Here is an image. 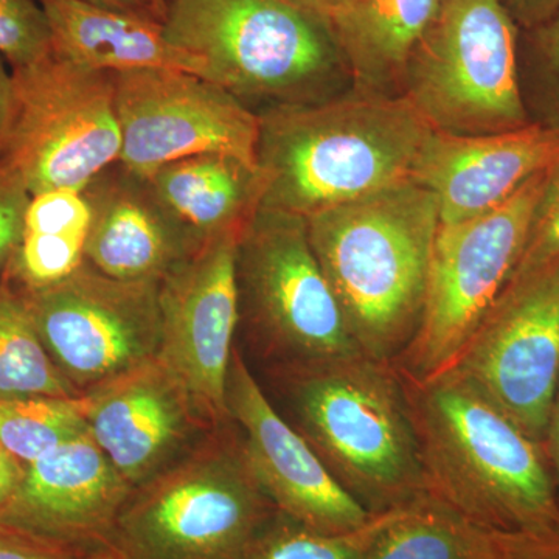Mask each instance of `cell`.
<instances>
[{"label": "cell", "instance_id": "1", "mask_svg": "<svg viewBox=\"0 0 559 559\" xmlns=\"http://www.w3.org/2000/svg\"><path fill=\"white\" fill-rule=\"evenodd\" d=\"M403 380L430 496L500 535L558 532L559 495L543 443L459 371Z\"/></svg>", "mask_w": 559, "mask_h": 559}, {"label": "cell", "instance_id": "2", "mask_svg": "<svg viewBox=\"0 0 559 559\" xmlns=\"http://www.w3.org/2000/svg\"><path fill=\"white\" fill-rule=\"evenodd\" d=\"M259 119L260 207L305 218L411 179L432 132L403 95L358 90Z\"/></svg>", "mask_w": 559, "mask_h": 559}, {"label": "cell", "instance_id": "3", "mask_svg": "<svg viewBox=\"0 0 559 559\" xmlns=\"http://www.w3.org/2000/svg\"><path fill=\"white\" fill-rule=\"evenodd\" d=\"M323 274L362 355L395 362L417 333L439 204L412 179L308 216Z\"/></svg>", "mask_w": 559, "mask_h": 559}, {"label": "cell", "instance_id": "4", "mask_svg": "<svg viewBox=\"0 0 559 559\" xmlns=\"http://www.w3.org/2000/svg\"><path fill=\"white\" fill-rule=\"evenodd\" d=\"M296 428L371 514L429 495L406 384L393 362L352 355L278 367Z\"/></svg>", "mask_w": 559, "mask_h": 559}, {"label": "cell", "instance_id": "5", "mask_svg": "<svg viewBox=\"0 0 559 559\" xmlns=\"http://www.w3.org/2000/svg\"><path fill=\"white\" fill-rule=\"evenodd\" d=\"M162 24L257 114L329 100L349 79L329 22L290 0H168Z\"/></svg>", "mask_w": 559, "mask_h": 559}, {"label": "cell", "instance_id": "6", "mask_svg": "<svg viewBox=\"0 0 559 559\" xmlns=\"http://www.w3.org/2000/svg\"><path fill=\"white\" fill-rule=\"evenodd\" d=\"M227 426V425H226ZM223 428L132 489L108 546L123 559H249L278 511Z\"/></svg>", "mask_w": 559, "mask_h": 559}, {"label": "cell", "instance_id": "7", "mask_svg": "<svg viewBox=\"0 0 559 559\" xmlns=\"http://www.w3.org/2000/svg\"><path fill=\"white\" fill-rule=\"evenodd\" d=\"M400 94L444 134H496L528 124L516 25L502 0H441L407 61Z\"/></svg>", "mask_w": 559, "mask_h": 559}, {"label": "cell", "instance_id": "8", "mask_svg": "<svg viewBox=\"0 0 559 559\" xmlns=\"http://www.w3.org/2000/svg\"><path fill=\"white\" fill-rule=\"evenodd\" d=\"M237 283L240 319L278 367L359 355L305 216L257 210L238 238Z\"/></svg>", "mask_w": 559, "mask_h": 559}, {"label": "cell", "instance_id": "9", "mask_svg": "<svg viewBox=\"0 0 559 559\" xmlns=\"http://www.w3.org/2000/svg\"><path fill=\"white\" fill-rule=\"evenodd\" d=\"M14 102L0 162L31 194L83 191L119 164L121 138L109 73L50 53L11 70Z\"/></svg>", "mask_w": 559, "mask_h": 559}, {"label": "cell", "instance_id": "10", "mask_svg": "<svg viewBox=\"0 0 559 559\" xmlns=\"http://www.w3.org/2000/svg\"><path fill=\"white\" fill-rule=\"evenodd\" d=\"M546 171L492 212L440 224L417 333L393 362L401 377L447 370L479 329L520 263Z\"/></svg>", "mask_w": 559, "mask_h": 559}, {"label": "cell", "instance_id": "11", "mask_svg": "<svg viewBox=\"0 0 559 559\" xmlns=\"http://www.w3.org/2000/svg\"><path fill=\"white\" fill-rule=\"evenodd\" d=\"M160 282H121L86 263L70 277L20 290L55 366L81 395L156 358Z\"/></svg>", "mask_w": 559, "mask_h": 559}, {"label": "cell", "instance_id": "12", "mask_svg": "<svg viewBox=\"0 0 559 559\" xmlns=\"http://www.w3.org/2000/svg\"><path fill=\"white\" fill-rule=\"evenodd\" d=\"M109 75L124 170L148 178L164 165L200 154H229L257 165L259 114L224 87L183 70Z\"/></svg>", "mask_w": 559, "mask_h": 559}, {"label": "cell", "instance_id": "13", "mask_svg": "<svg viewBox=\"0 0 559 559\" xmlns=\"http://www.w3.org/2000/svg\"><path fill=\"white\" fill-rule=\"evenodd\" d=\"M448 369L544 444L559 382V283L551 272L509 283Z\"/></svg>", "mask_w": 559, "mask_h": 559}, {"label": "cell", "instance_id": "14", "mask_svg": "<svg viewBox=\"0 0 559 559\" xmlns=\"http://www.w3.org/2000/svg\"><path fill=\"white\" fill-rule=\"evenodd\" d=\"M241 230L205 242L159 283L157 358L186 385L215 428L230 423L226 390L240 322L237 245Z\"/></svg>", "mask_w": 559, "mask_h": 559}, {"label": "cell", "instance_id": "15", "mask_svg": "<svg viewBox=\"0 0 559 559\" xmlns=\"http://www.w3.org/2000/svg\"><path fill=\"white\" fill-rule=\"evenodd\" d=\"M87 432L132 489L215 432L186 385L159 358L84 393Z\"/></svg>", "mask_w": 559, "mask_h": 559}, {"label": "cell", "instance_id": "16", "mask_svg": "<svg viewBox=\"0 0 559 559\" xmlns=\"http://www.w3.org/2000/svg\"><path fill=\"white\" fill-rule=\"evenodd\" d=\"M226 401L250 469L278 513L330 535L364 527L374 516L334 479L299 430L274 409L237 349Z\"/></svg>", "mask_w": 559, "mask_h": 559}, {"label": "cell", "instance_id": "17", "mask_svg": "<svg viewBox=\"0 0 559 559\" xmlns=\"http://www.w3.org/2000/svg\"><path fill=\"white\" fill-rule=\"evenodd\" d=\"M131 491L87 432L25 466L0 522L84 555L108 546Z\"/></svg>", "mask_w": 559, "mask_h": 559}, {"label": "cell", "instance_id": "18", "mask_svg": "<svg viewBox=\"0 0 559 559\" xmlns=\"http://www.w3.org/2000/svg\"><path fill=\"white\" fill-rule=\"evenodd\" d=\"M558 159L559 127L551 124L481 135L432 130L411 179L436 198L440 224H457L506 204Z\"/></svg>", "mask_w": 559, "mask_h": 559}, {"label": "cell", "instance_id": "19", "mask_svg": "<svg viewBox=\"0 0 559 559\" xmlns=\"http://www.w3.org/2000/svg\"><path fill=\"white\" fill-rule=\"evenodd\" d=\"M92 219L84 263L121 282H160L197 249L148 180L116 164L83 190Z\"/></svg>", "mask_w": 559, "mask_h": 559}, {"label": "cell", "instance_id": "20", "mask_svg": "<svg viewBox=\"0 0 559 559\" xmlns=\"http://www.w3.org/2000/svg\"><path fill=\"white\" fill-rule=\"evenodd\" d=\"M49 22L51 53L84 69L116 73L171 69L207 80L201 58L179 49L157 17L81 0H39Z\"/></svg>", "mask_w": 559, "mask_h": 559}, {"label": "cell", "instance_id": "21", "mask_svg": "<svg viewBox=\"0 0 559 559\" xmlns=\"http://www.w3.org/2000/svg\"><path fill=\"white\" fill-rule=\"evenodd\" d=\"M145 179L197 250L221 235L241 230L263 198L259 167L229 154L186 157Z\"/></svg>", "mask_w": 559, "mask_h": 559}, {"label": "cell", "instance_id": "22", "mask_svg": "<svg viewBox=\"0 0 559 559\" xmlns=\"http://www.w3.org/2000/svg\"><path fill=\"white\" fill-rule=\"evenodd\" d=\"M441 0H353L330 22L353 90L401 95L412 51L439 13Z\"/></svg>", "mask_w": 559, "mask_h": 559}, {"label": "cell", "instance_id": "23", "mask_svg": "<svg viewBox=\"0 0 559 559\" xmlns=\"http://www.w3.org/2000/svg\"><path fill=\"white\" fill-rule=\"evenodd\" d=\"M91 219L83 191L33 194L20 242L0 280L17 290H35L70 277L84 264Z\"/></svg>", "mask_w": 559, "mask_h": 559}, {"label": "cell", "instance_id": "24", "mask_svg": "<svg viewBox=\"0 0 559 559\" xmlns=\"http://www.w3.org/2000/svg\"><path fill=\"white\" fill-rule=\"evenodd\" d=\"M506 540L426 495L377 514L360 559H506Z\"/></svg>", "mask_w": 559, "mask_h": 559}, {"label": "cell", "instance_id": "25", "mask_svg": "<svg viewBox=\"0 0 559 559\" xmlns=\"http://www.w3.org/2000/svg\"><path fill=\"white\" fill-rule=\"evenodd\" d=\"M81 399L40 341L24 296L0 280V400Z\"/></svg>", "mask_w": 559, "mask_h": 559}, {"label": "cell", "instance_id": "26", "mask_svg": "<svg viewBox=\"0 0 559 559\" xmlns=\"http://www.w3.org/2000/svg\"><path fill=\"white\" fill-rule=\"evenodd\" d=\"M84 433V396L0 400V444L25 466Z\"/></svg>", "mask_w": 559, "mask_h": 559}, {"label": "cell", "instance_id": "27", "mask_svg": "<svg viewBox=\"0 0 559 559\" xmlns=\"http://www.w3.org/2000/svg\"><path fill=\"white\" fill-rule=\"evenodd\" d=\"M374 525L377 514L364 527L330 535L278 513L249 559H360Z\"/></svg>", "mask_w": 559, "mask_h": 559}, {"label": "cell", "instance_id": "28", "mask_svg": "<svg viewBox=\"0 0 559 559\" xmlns=\"http://www.w3.org/2000/svg\"><path fill=\"white\" fill-rule=\"evenodd\" d=\"M51 53L49 22L39 0H0V58L11 70Z\"/></svg>", "mask_w": 559, "mask_h": 559}, {"label": "cell", "instance_id": "29", "mask_svg": "<svg viewBox=\"0 0 559 559\" xmlns=\"http://www.w3.org/2000/svg\"><path fill=\"white\" fill-rule=\"evenodd\" d=\"M559 259V159L546 171L527 241L510 282L538 274ZM507 288V286H506Z\"/></svg>", "mask_w": 559, "mask_h": 559}, {"label": "cell", "instance_id": "30", "mask_svg": "<svg viewBox=\"0 0 559 559\" xmlns=\"http://www.w3.org/2000/svg\"><path fill=\"white\" fill-rule=\"evenodd\" d=\"M31 198L20 176L0 162V275L20 242Z\"/></svg>", "mask_w": 559, "mask_h": 559}, {"label": "cell", "instance_id": "31", "mask_svg": "<svg viewBox=\"0 0 559 559\" xmlns=\"http://www.w3.org/2000/svg\"><path fill=\"white\" fill-rule=\"evenodd\" d=\"M538 64L540 84L550 106L546 124L559 127V11L538 27Z\"/></svg>", "mask_w": 559, "mask_h": 559}, {"label": "cell", "instance_id": "32", "mask_svg": "<svg viewBox=\"0 0 559 559\" xmlns=\"http://www.w3.org/2000/svg\"><path fill=\"white\" fill-rule=\"evenodd\" d=\"M83 555L0 522V559H81Z\"/></svg>", "mask_w": 559, "mask_h": 559}, {"label": "cell", "instance_id": "33", "mask_svg": "<svg viewBox=\"0 0 559 559\" xmlns=\"http://www.w3.org/2000/svg\"><path fill=\"white\" fill-rule=\"evenodd\" d=\"M506 559H559V530L547 535H507Z\"/></svg>", "mask_w": 559, "mask_h": 559}, {"label": "cell", "instance_id": "34", "mask_svg": "<svg viewBox=\"0 0 559 559\" xmlns=\"http://www.w3.org/2000/svg\"><path fill=\"white\" fill-rule=\"evenodd\" d=\"M514 24L540 27L559 11V0H502Z\"/></svg>", "mask_w": 559, "mask_h": 559}, {"label": "cell", "instance_id": "35", "mask_svg": "<svg viewBox=\"0 0 559 559\" xmlns=\"http://www.w3.org/2000/svg\"><path fill=\"white\" fill-rule=\"evenodd\" d=\"M25 465L0 444V510L10 502L20 488Z\"/></svg>", "mask_w": 559, "mask_h": 559}, {"label": "cell", "instance_id": "36", "mask_svg": "<svg viewBox=\"0 0 559 559\" xmlns=\"http://www.w3.org/2000/svg\"><path fill=\"white\" fill-rule=\"evenodd\" d=\"M14 86L13 73L5 68V61L0 58V154L9 132L11 114H13Z\"/></svg>", "mask_w": 559, "mask_h": 559}, {"label": "cell", "instance_id": "37", "mask_svg": "<svg viewBox=\"0 0 559 559\" xmlns=\"http://www.w3.org/2000/svg\"><path fill=\"white\" fill-rule=\"evenodd\" d=\"M544 448H546L547 457H549L551 471H554L555 484H557L559 495V382L554 404H551Z\"/></svg>", "mask_w": 559, "mask_h": 559}, {"label": "cell", "instance_id": "38", "mask_svg": "<svg viewBox=\"0 0 559 559\" xmlns=\"http://www.w3.org/2000/svg\"><path fill=\"white\" fill-rule=\"evenodd\" d=\"M290 2L296 3L301 9L311 11L316 16L329 22L330 25L334 17L340 16L342 11L348 9L353 0H290Z\"/></svg>", "mask_w": 559, "mask_h": 559}, {"label": "cell", "instance_id": "39", "mask_svg": "<svg viewBox=\"0 0 559 559\" xmlns=\"http://www.w3.org/2000/svg\"><path fill=\"white\" fill-rule=\"evenodd\" d=\"M81 2L94 3V5L109 7L132 11V13L145 14V16L157 17L162 21V11L154 5L153 0H81Z\"/></svg>", "mask_w": 559, "mask_h": 559}, {"label": "cell", "instance_id": "40", "mask_svg": "<svg viewBox=\"0 0 559 559\" xmlns=\"http://www.w3.org/2000/svg\"><path fill=\"white\" fill-rule=\"evenodd\" d=\"M81 559H123L117 554L116 550L110 549L109 546L100 547V549H95L87 551L84 554Z\"/></svg>", "mask_w": 559, "mask_h": 559}, {"label": "cell", "instance_id": "41", "mask_svg": "<svg viewBox=\"0 0 559 559\" xmlns=\"http://www.w3.org/2000/svg\"><path fill=\"white\" fill-rule=\"evenodd\" d=\"M546 270H549L551 275H554V277L557 278V282L559 283V259L555 261L554 264H550L549 267H546Z\"/></svg>", "mask_w": 559, "mask_h": 559}, {"label": "cell", "instance_id": "42", "mask_svg": "<svg viewBox=\"0 0 559 559\" xmlns=\"http://www.w3.org/2000/svg\"><path fill=\"white\" fill-rule=\"evenodd\" d=\"M153 3L157 7V9L162 11V14H164L165 7H167L168 0H153Z\"/></svg>", "mask_w": 559, "mask_h": 559}]
</instances>
